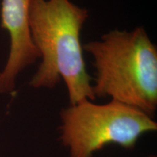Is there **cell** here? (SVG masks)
I'll return each instance as SVG.
<instances>
[{
	"label": "cell",
	"instance_id": "3",
	"mask_svg": "<svg viewBox=\"0 0 157 157\" xmlns=\"http://www.w3.org/2000/svg\"><path fill=\"white\" fill-rule=\"evenodd\" d=\"M59 140L68 157H93L110 144L132 150L142 135L157 130L154 118L112 101L96 104L85 100L61 109Z\"/></svg>",
	"mask_w": 157,
	"mask_h": 157
},
{
	"label": "cell",
	"instance_id": "5",
	"mask_svg": "<svg viewBox=\"0 0 157 157\" xmlns=\"http://www.w3.org/2000/svg\"><path fill=\"white\" fill-rule=\"evenodd\" d=\"M146 157H156V156H154V155H151V156H146Z\"/></svg>",
	"mask_w": 157,
	"mask_h": 157
},
{
	"label": "cell",
	"instance_id": "1",
	"mask_svg": "<svg viewBox=\"0 0 157 157\" xmlns=\"http://www.w3.org/2000/svg\"><path fill=\"white\" fill-rule=\"evenodd\" d=\"M89 17L86 8L70 0H31L30 34L41 58L29 85L52 89L63 80L70 105L96 99L87 71L81 32Z\"/></svg>",
	"mask_w": 157,
	"mask_h": 157
},
{
	"label": "cell",
	"instance_id": "4",
	"mask_svg": "<svg viewBox=\"0 0 157 157\" xmlns=\"http://www.w3.org/2000/svg\"><path fill=\"white\" fill-rule=\"evenodd\" d=\"M30 2L31 0L2 1L1 27L9 34L10 48L5 67L0 71V93H13L19 74L40 58L29 30Z\"/></svg>",
	"mask_w": 157,
	"mask_h": 157
},
{
	"label": "cell",
	"instance_id": "2",
	"mask_svg": "<svg viewBox=\"0 0 157 157\" xmlns=\"http://www.w3.org/2000/svg\"><path fill=\"white\" fill-rule=\"evenodd\" d=\"M93 59L95 98L132 106L154 117L157 109V48L143 27L114 30L83 44Z\"/></svg>",
	"mask_w": 157,
	"mask_h": 157
}]
</instances>
